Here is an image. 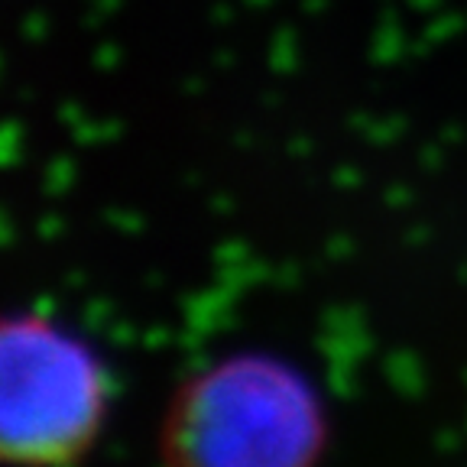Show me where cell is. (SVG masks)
Returning <instances> with one entry per match:
<instances>
[{"instance_id": "cell-1", "label": "cell", "mask_w": 467, "mask_h": 467, "mask_svg": "<svg viewBox=\"0 0 467 467\" xmlns=\"http://www.w3.org/2000/svg\"><path fill=\"white\" fill-rule=\"evenodd\" d=\"M325 412L296 367L237 354L179 387L160 431L162 467H315Z\"/></svg>"}, {"instance_id": "cell-2", "label": "cell", "mask_w": 467, "mask_h": 467, "mask_svg": "<svg viewBox=\"0 0 467 467\" xmlns=\"http://www.w3.org/2000/svg\"><path fill=\"white\" fill-rule=\"evenodd\" d=\"M108 409L98 354L43 315H14L0 341V445L16 467H72Z\"/></svg>"}]
</instances>
